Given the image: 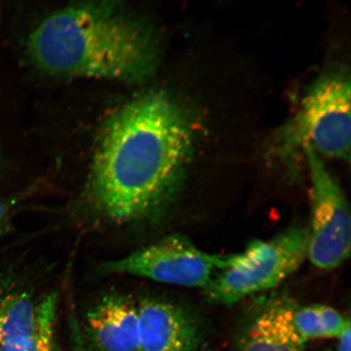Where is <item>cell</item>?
Segmentation results:
<instances>
[{
    "mask_svg": "<svg viewBox=\"0 0 351 351\" xmlns=\"http://www.w3.org/2000/svg\"><path fill=\"white\" fill-rule=\"evenodd\" d=\"M163 92L130 101L109 118L82 195L109 225L163 219L178 199L197 139L194 118Z\"/></svg>",
    "mask_w": 351,
    "mask_h": 351,
    "instance_id": "cell-1",
    "label": "cell"
},
{
    "mask_svg": "<svg viewBox=\"0 0 351 351\" xmlns=\"http://www.w3.org/2000/svg\"><path fill=\"white\" fill-rule=\"evenodd\" d=\"M39 68L64 77L148 80L159 61L156 34L117 3L88 2L44 19L28 39Z\"/></svg>",
    "mask_w": 351,
    "mask_h": 351,
    "instance_id": "cell-2",
    "label": "cell"
},
{
    "mask_svg": "<svg viewBox=\"0 0 351 351\" xmlns=\"http://www.w3.org/2000/svg\"><path fill=\"white\" fill-rule=\"evenodd\" d=\"M350 138V77L331 73L314 83L295 117L276 132L269 156L293 177L306 151L349 162Z\"/></svg>",
    "mask_w": 351,
    "mask_h": 351,
    "instance_id": "cell-3",
    "label": "cell"
},
{
    "mask_svg": "<svg viewBox=\"0 0 351 351\" xmlns=\"http://www.w3.org/2000/svg\"><path fill=\"white\" fill-rule=\"evenodd\" d=\"M308 245L309 228L300 223L273 239L252 241L243 252L227 254L226 265L204 288L206 298L230 306L269 291L298 269Z\"/></svg>",
    "mask_w": 351,
    "mask_h": 351,
    "instance_id": "cell-4",
    "label": "cell"
},
{
    "mask_svg": "<svg viewBox=\"0 0 351 351\" xmlns=\"http://www.w3.org/2000/svg\"><path fill=\"white\" fill-rule=\"evenodd\" d=\"M227 254L202 251L182 234L165 237L99 265L104 275H129L179 287L205 288L226 265Z\"/></svg>",
    "mask_w": 351,
    "mask_h": 351,
    "instance_id": "cell-5",
    "label": "cell"
},
{
    "mask_svg": "<svg viewBox=\"0 0 351 351\" xmlns=\"http://www.w3.org/2000/svg\"><path fill=\"white\" fill-rule=\"evenodd\" d=\"M305 155L311 182L307 258L319 269L331 270L350 257V206L320 157L313 151H306Z\"/></svg>",
    "mask_w": 351,
    "mask_h": 351,
    "instance_id": "cell-6",
    "label": "cell"
},
{
    "mask_svg": "<svg viewBox=\"0 0 351 351\" xmlns=\"http://www.w3.org/2000/svg\"><path fill=\"white\" fill-rule=\"evenodd\" d=\"M137 351H196L203 340L200 324L184 307L159 298L137 305Z\"/></svg>",
    "mask_w": 351,
    "mask_h": 351,
    "instance_id": "cell-7",
    "label": "cell"
},
{
    "mask_svg": "<svg viewBox=\"0 0 351 351\" xmlns=\"http://www.w3.org/2000/svg\"><path fill=\"white\" fill-rule=\"evenodd\" d=\"M297 307L285 293L254 302L241 336V351H305L293 323Z\"/></svg>",
    "mask_w": 351,
    "mask_h": 351,
    "instance_id": "cell-8",
    "label": "cell"
},
{
    "mask_svg": "<svg viewBox=\"0 0 351 351\" xmlns=\"http://www.w3.org/2000/svg\"><path fill=\"white\" fill-rule=\"evenodd\" d=\"M86 331L99 351H137V305L121 295L100 298L88 311Z\"/></svg>",
    "mask_w": 351,
    "mask_h": 351,
    "instance_id": "cell-9",
    "label": "cell"
},
{
    "mask_svg": "<svg viewBox=\"0 0 351 351\" xmlns=\"http://www.w3.org/2000/svg\"><path fill=\"white\" fill-rule=\"evenodd\" d=\"M37 311L38 302L27 291L0 284V345L34 335Z\"/></svg>",
    "mask_w": 351,
    "mask_h": 351,
    "instance_id": "cell-10",
    "label": "cell"
},
{
    "mask_svg": "<svg viewBox=\"0 0 351 351\" xmlns=\"http://www.w3.org/2000/svg\"><path fill=\"white\" fill-rule=\"evenodd\" d=\"M293 323L298 335L306 342L311 339L339 337L349 326V317L331 306L313 304L297 307Z\"/></svg>",
    "mask_w": 351,
    "mask_h": 351,
    "instance_id": "cell-11",
    "label": "cell"
},
{
    "mask_svg": "<svg viewBox=\"0 0 351 351\" xmlns=\"http://www.w3.org/2000/svg\"><path fill=\"white\" fill-rule=\"evenodd\" d=\"M70 337L72 340L73 351H91L88 341L86 339L85 333L79 324L77 319L73 315L69 317Z\"/></svg>",
    "mask_w": 351,
    "mask_h": 351,
    "instance_id": "cell-12",
    "label": "cell"
},
{
    "mask_svg": "<svg viewBox=\"0 0 351 351\" xmlns=\"http://www.w3.org/2000/svg\"><path fill=\"white\" fill-rule=\"evenodd\" d=\"M350 324L344 329L341 335L337 337L339 339V346H337V351H351L350 350Z\"/></svg>",
    "mask_w": 351,
    "mask_h": 351,
    "instance_id": "cell-13",
    "label": "cell"
},
{
    "mask_svg": "<svg viewBox=\"0 0 351 351\" xmlns=\"http://www.w3.org/2000/svg\"><path fill=\"white\" fill-rule=\"evenodd\" d=\"M14 199H0V225L10 214L11 209L14 206Z\"/></svg>",
    "mask_w": 351,
    "mask_h": 351,
    "instance_id": "cell-14",
    "label": "cell"
},
{
    "mask_svg": "<svg viewBox=\"0 0 351 351\" xmlns=\"http://www.w3.org/2000/svg\"><path fill=\"white\" fill-rule=\"evenodd\" d=\"M38 351H55V343L48 345Z\"/></svg>",
    "mask_w": 351,
    "mask_h": 351,
    "instance_id": "cell-15",
    "label": "cell"
}]
</instances>
